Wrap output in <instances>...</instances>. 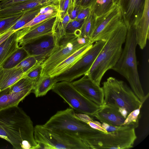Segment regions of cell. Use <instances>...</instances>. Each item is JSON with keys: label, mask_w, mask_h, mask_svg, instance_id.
I'll return each instance as SVG.
<instances>
[{"label": "cell", "mask_w": 149, "mask_h": 149, "mask_svg": "<svg viewBox=\"0 0 149 149\" xmlns=\"http://www.w3.org/2000/svg\"><path fill=\"white\" fill-rule=\"evenodd\" d=\"M85 19L79 20L72 19L67 26L66 33L74 34L76 30H80Z\"/></svg>", "instance_id": "cell-33"}, {"label": "cell", "mask_w": 149, "mask_h": 149, "mask_svg": "<svg viewBox=\"0 0 149 149\" xmlns=\"http://www.w3.org/2000/svg\"><path fill=\"white\" fill-rule=\"evenodd\" d=\"M143 104L138 108L129 113L123 124V126L133 127L135 128L139 125V120L141 117L140 110Z\"/></svg>", "instance_id": "cell-28"}, {"label": "cell", "mask_w": 149, "mask_h": 149, "mask_svg": "<svg viewBox=\"0 0 149 149\" xmlns=\"http://www.w3.org/2000/svg\"><path fill=\"white\" fill-rule=\"evenodd\" d=\"M72 109L80 113L86 114L91 117L103 106L98 105L88 99L79 92L71 82L62 81L57 82L52 89Z\"/></svg>", "instance_id": "cell-9"}, {"label": "cell", "mask_w": 149, "mask_h": 149, "mask_svg": "<svg viewBox=\"0 0 149 149\" xmlns=\"http://www.w3.org/2000/svg\"><path fill=\"white\" fill-rule=\"evenodd\" d=\"M28 0H3L0 2V10Z\"/></svg>", "instance_id": "cell-36"}, {"label": "cell", "mask_w": 149, "mask_h": 149, "mask_svg": "<svg viewBox=\"0 0 149 149\" xmlns=\"http://www.w3.org/2000/svg\"><path fill=\"white\" fill-rule=\"evenodd\" d=\"M137 137L133 127L91 135L84 141L89 149H128L133 147Z\"/></svg>", "instance_id": "cell-7"}, {"label": "cell", "mask_w": 149, "mask_h": 149, "mask_svg": "<svg viewBox=\"0 0 149 149\" xmlns=\"http://www.w3.org/2000/svg\"><path fill=\"white\" fill-rule=\"evenodd\" d=\"M82 0H76V4L80 5Z\"/></svg>", "instance_id": "cell-46"}, {"label": "cell", "mask_w": 149, "mask_h": 149, "mask_svg": "<svg viewBox=\"0 0 149 149\" xmlns=\"http://www.w3.org/2000/svg\"><path fill=\"white\" fill-rule=\"evenodd\" d=\"M42 0H28L0 10V18L25 13L37 7L41 6Z\"/></svg>", "instance_id": "cell-20"}, {"label": "cell", "mask_w": 149, "mask_h": 149, "mask_svg": "<svg viewBox=\"0 0 149 149\" xmlns=\"http://www.w3.org/2000/svg\"><path fill=\"white\" fill-rule=\"evenodd\" d=\"M104 99L103 106L108 105L118 110L124 108L128 114L143 104L124 81L113 77L103 83Z\"/></svg>", "instance_id": "cell-4"}, {"label": "cell", "mask_w": 149, "mask_h": 149, "mask_svg": "<svg viewBox=\"0 0 149 149\" xmlns=\"http://www.w3.org/2000/svg\"><path fill=\"white\" fill-rule=\"evenodd\" d=\"M34 136L40 148L89 149L79 138L63 131L49 129L43 125L34 127Z\"/></svg>", "instance_id": "cell-6"}, {"label": "cell", "mask_w": 149, "mask_h": 149, "mask_svg": "<svg viewBox=\"0 0 149 149\" xmlns=\"http://www.w3.org/2000/svg\"><path fill=\"white\" fill-rule=\"evenodd\" d=\"M91 41L89 38L66 33L60 39L56 47L41 64L42 71L41 76L49 75L57 65Z\"/></svg>", "instance_id": "cell-8"}, {"label": "cell", "mask_w": 149, "mask_h": 149, "mask_svg": "<svg viewBox=\"0 0 149 149\" xmlns=\"http://www.w3.org/2000/svg\"><path fill=\"white\" fill-rule=\"evenodd\" d=\"M72 20L70 17L68 9L63 18L58 12L52 29V34L56 45L60 39L65 35L67 26Z\"/></svg>", "instance_id": "cell-22"}, {"label": "cell", "mask_w": 149, "mask_h": 149, "mask_svg": "<svg viewBox=\"0 0 149 149\" xmlns=\"http://www.w3.org/2000/svg\"><path fill=\"white\" fill-rule=\"evenodd\" d=\"M58 4H52L42 6L40 8L38 14L45 13L49 10H52L54 11H58Z\"/></svg>", "instance_id": "cell-37"}, {"label": "cell", "mask_w": 149, "mask_h": 149, "mask_svg": "<svg viewBox=\"0 0 149 149\" xmlns=\"http://www.w3.org/2000/svg\"><path fill=\"white\" fill-rule=\"evenodd\" d=\"M74 115L77 118L87 123L90 121H93L94 120L93 118L86 114L81 113H78L74 112Z\"/></svg>", "instance_id": "cell-41"}, {"label": "cell", "mask_w": 149, "mask_h": 149, "mask_svg": "<svg viewBox=\"0 0 149 149\" xmlns=\"http://www.w3.org/2000/svg\"><path fill=\"white\" fill-rule=\"evenodd\" d=\"M72 108L58 111L43 125L52 130L64 132L81 140L102 132L92 128L87 123L77 118Z\"/></svg>", "instance_id": "cell-5"}, {"label": "cell", "mask_w": 149, "mask_h": 149, "mask_svg": "<svg viewBox=\"0 0 149 149\" xmlns=\"http://www.w3.org/2000/svg\"><path fill=\"white\" fill-rule=\"evenodd\" d=\"M2 0H0V1H1Z\"/></svg>", "instance_id": "cell-48"}, {"label": "cell", "mask_w": 149, "mask_h": 149, "mask_svg": "<svg viewBox=\"0 0 149 149\" xmlns=\"http://www.w3.org/2000/svg\"><path fill=\"white\" fill-rule=\"evenodd\" d=\"M81 79L71 82L74 87L86 98L97 105L103 106L104 94L102 87L86 74Z\"/></svg>", "instance_id": "cell-13"}, {"label": "cell", "mask_w": 149, "mask_h": 149, "mask_svg": "<svg viewBox=\"0 0 149 149\" xmlns=\"http://www.w3.org/2000/svg\"><path fill=\"white\" fill-rule=\"evenodd\" d=\"M59 0H42L40 2L42 6L50 4H58Z\"/></svg>", "instance_id": "cell-42"}, {"label": "cell", "mask_w": 149, "mask_h": 149, "mask_svg": "<svg viewBox=\"0 0 149 149\" xmlns=\"http://www.w3.org/2000/svg\"><path fill=\"white\" fill-rule=\"evenodd\" d=\"M95 28L94 17L90 12L89 15L85 19L81 29L80 36L90 39Z\"/></svg>", "instance_id": "cell-27"}, {"label": "cell", "mask_w": 149, "mask_h": 149, "mask_svg": "<svg viewBox=\"0 0 149 149\" xmlns=\"http://www.w3.org/2000/svg\"><path fill=\"white\" fill-rule=\"evenodd\" d=\"M42 6L37 7L25 13L16 23L8 29L15 31L20 29L38 14Z\"/></svg>", "instance_id": "cell-26"}, {"label": "cell", "mask_w": 149, "mask_h": 149, "mask_svg": "<svg viewBox=\"0 0 149 149\" xmlns=\"http://www.w3.org/2000/svg\"><path fill=\"white\" fill-rule=\"evenodd\" d=\"M57 46L52 34L38 37L21 47L29 56L34 57L39 63L42 64Z\"/></svg>", "instance_id": "cell-11"}, {"label": "cell", "mask_w": 149, "mask_h": 149, "mask_svg": "<svg viewBox=\"0 0 149 149\" xmlns=\"http://www.w3.org/2000/svg\"><path fill=\"white\" fill-rule=\"evenodd\" d=\"M94 43L90 42L77 50L55 67L49 75L55 77L68 69L92 47Z\"/></svg>", "instance_id": "cell-17"}, {"label": "cell", "mask_w": 149, "mask_h": 149, "mask_svg": "<svg viewBox=\"0 0 149 149\" xmlns=\"http://www.w3.org/2000/svg\"><path fill=\"white\" fill-rule=\"evenodd\" d=\"M29 56L22 47H19L5 62L2 65L4 68H11L16 67Z\"/></svg>", "instance_id": "cell-25"}, {"label": "cell", "mask_w": 149, "mask_h": 149, "mask_svg": "<svg viewBox=\"0 0 149 149\" xmlns=\"http://www.w3.org/2000/svg\"><path fill=\"white\" fill-rule=\"evenodd\" d=\"M83 6L80 5L76 4L73 9L68 11L70 17L72 19H75L82 9Z\"/></svg>", "instance_id": "cell-39"}, {"label": "cell", "mask_w": 149, "mask_h": 149, "mask_svg": "<svg viewBox=\"0 0 149 149\" xmlns=\"http://www.w3.org/2000/svg\"><path fill=\"white\" fill-rule=\"evenodd\" d=\"M102 127L105 129L107 132H111L125 130L130 127L126 126H115L109 125L104 123H102Z\"/></svg>", "instance_id": "cell-35"}, {"label": "cell", "mask_w": 149, "mask_h": 149, "mask_svg": "<svg viewBox=\"0 0 149 149\" xmlns=\"http://www.w3.org/2000/svg\"><path fill=\"white\" fill-rule=\"evenodd\" d=\"M56 17L45 20L31 27L17 30L19 45L22 46L38 37L52 34V29Z\"/></svg>", "instance_id": "cell-14"}, {"label": "cell", "mask_w": 149, "mask_h": 149, "mask_svg": "<svg viewBox=\"0 0 149 149\" xmlns=\"http://www.w3.org/2000/svg\"><path fill=\"white\" fill-rule=\"evenodd\" d=\"M42 71L41 64L38 63L26 73L25 77L36 81L41 76Z\"/></svg>", "instance_id": "cell-32"}, {"label": "cell", "mask_w": 149, "mask_h": 149, "mask_svg": "<svg viewBox=\"0 0 149 149\" xmlns=\"http://www.w3.org/2000/svg\"><path fill=\"white\" fill-rule=\"evenodd\" d=\"M76 0H69L68 11L71 10L74 8L76 5Z\"/></svg>", "instance_id": "cell-44"}, {"label": "cell", "mask_w": 149, "mask_h": 149, "mask_svg": "<svg viewBox=\"0 0 149 149\" xmlns=\"http://www.w3.org/2000/svg\"><path fill=\"white\" fill-rule=\"evenodd\" d=\"M125 43L121 56L112 69L126 79L135 95L142 102L145 96L138 72L136 54L137 45L134 30L132 27L127 28Z\"/></svg>", "instance_id": "cell-3"}, {"label": "cell", "mask_w": 149, "mask_h": 149, "mask_svg": "<svg viewBox=\"0 0 149 149\" xmlns=\"http://www.w3.org/2000/svg\"><path fill=\"white\" fill-rule=\"evenodd\" d=\"M0 138L10 143L14 149L40 148L35 139L33 122L18 106L0 111Z\"/></svg>", "instance_id": "cell-1"}, {"label": "cell", "mask_w": 149, "mask_h": 149, "mask_svg": "<svg viewBox=\"0 0 149 149\" xmlns=\"http://www.w3.org/2000/svg\"><path fill=\"white\" fill-rule=\"evenodd\" d=\"M69 2V0H59L58 2V12L62 18L68 9Z\"/></svg>", "instance_id": "cell-34"}, {"label": "cell", "mask_w": 149, "mask_h": 149, "mask_svg": "<svg viewBox=\"0 0 149 149\" xmlns=\"http://www.w3.org/2000/svg\"><path fill=\"white\" fill-rule=\"evenodd\" d=\"M116 5L113 0H91L88 4L95 20L102 17Z\"/></svg>", "instance_id": "cell-24"}, {"label": "cell", "mask_w": 149, "mask_h": 149, "mask_svg": "<svg viewBox=\"0 0 149 149\" xmlns=\"http://www.w3.org/2000/svg\"><path fill=\"white\" fill-rule=\"evenodd\" d=\"M117 0H113V2L115 4H116V3Z\"/></svg>", "instance_id": "cell-47"}, {"label": "cell", "mask_w": 149, "mask_h": 149, "mask_svg": "<svg viewBox=\"0 0 149 149\" xmlns=\"http://www.w3.org/2000/svg\"><path fill=\"white\" fill-rule=\"evenodd\" d=\"M95 42L92 47L71 67L55 77L58 82L65 81L71 82L88 73L106 41L100 40Z\"/></svg>", "instance_id": "cell-10"}, {"label": "cell", "mask_w": 149, "mask_h": 149, "mask_svg": "<svg viewBox=\"0 0 149 149\" xmlns=\"http://www.w3.org/2000/svg\"><path fill=\"white\" fill-rule=\"evenodd\" d=\"M25 13L0 18V34L13 26Z\"/></svg>", "instance_id": "cell-30"}, {"label": "cell", "mask_w": 149, "mask_h": 149, "mask_svg": "<svg viewBox=\"0 0 149 149\" xmlns=\"http://www.w3.org/2000/svg\"><path fill=\"white\" fill-rule=\"evenodd\" d=\"M118 111L121 115L125 119L128 115V112L125 109L123 108H120L118 109Z\"/></svg>", "instance_id": "cell-43"}, {"label": "cell", "mask_w": 149, "mask_h": 149, "mask_svg": "<svg viewBox=\"0 0 149 149\" xmlns=\"http://www.w3.org/2000/svg\"><path fill=\"white\" fill-rule=\"evenodd\" d=\"M25 73L20 68L9 69L0 67V92L12 86L25 77Z\"/></svg>", "instance_id": "cell-18"}, {"label": "cell", "mask_w": 149, "mask_h": 149, "mask_svg": "<svg viewBox=\"0 0 149 149\" xmlns=\"http://www.w3.org/2000/svg\"><path fill=\"white\" fill-rule=\"evenodd\" d=\"M145 0H117L123 20L127 28L136 27L143 11Z\"/></svg>", "instance_id": "cell-12"}, {"label": "cell", "mask_w": 149, "mask_h": 149, "mask_svg": "<svg viewBox=\"0 0 149 149\" xmlns=\"http://www.w3.org/2000/svg\"><path fill=\"white\" fill-rule=\"evenodd\" d=\"M58 12L57 11H54L51 10L44 14H38L31 21L24 25L20 29L27 27H31L48 19L56 17Z\"/></svg>", "instance_id": "cell-29"}, {"label": "cell", "mask_w": 149, "mask_h": 149, "mask_svg": "<svg viewBox=\"0 0 149 149\" xmlns=\"http://www.w3.org/2000/svg\"><path fill=\"white\" fill-rule=\"evenodd\" d=\"M90 127L93 129L101 131L104 133L107 132L102 126L101 124L99 121L93 120L87 123Z\"/></svg>", "instance_id": "cell-40"}, {"label": "cell", "mask_w": 149, "mask_h": 149, "mask_svg": "<svg viewBox=\"0 0 149 149\" xmlns=\"http://www.w3.org/2000/svg\"><path fill=\"white\" fill-rule=\"evenodd\" d=\"M31 92V91L12 92L9 91L8 88L0 92V111L18 106L19 103Z\"/></svg>", "instance_id": "cell-19"}, {"label": "cell", "mask_w": 149, "mask_h": 149, "mask_svg": "<svg viewBox=\"0 0 149 149\" xmlns=\"http://www.w3.org/2000/svg\"><path fill=\"white\" fill-rule=\"evenodd\" d=\"M57 82L55 77L49 75L41 76L36 81L32 92L36 97L44 96L52 90Z\"/></svg>", "instance_id": "cell-23"}, {"label": "cell", "mask_w": 149, "mask_h": 149, "mask_svg": "<svg viewBox=\"0 0 149 149\" xmlns=\"http://www.w3.org/2000/svg\"><path fill=\"white\" fill-rule=\"evenodd\" d=\"M91 1V0H82L80 5L82 6H86L88 5Z\"/></svg>", "instance_id": "cell-45"}, {"label": "cell", "mask_w": 149, "mask_h": 149, "mask_svg": "<svg viewBox=\"0 0 149 149\" xmlns=\"http://www.w3.org/2000/svg\"><path fill=\"white\" fill-rule=\"evenodd\" d=\"M93 117L102 123L115 126H123L125 119L118 109L108 105L103 106Z\"/></svg>", "instance_id": "cell-16"}, {"label": "cell", "mask_w": 149, "mask_h": 149, "mask_svg": "<svg viewBox=\"0 0 149 149\" xmlns=\"http://www.w3.org/2000/svg\"><path fill=\"white\" fill-rule=\"evenodd\" d=\"M91 12L90 7L88 6H83V8L77 17L74 19L79 20L86 18Z\"/></svg>", "instance_id": "cell-38"}, {"label": "cell", "mask_w": 149, "mask_h": 149, "mask_svg": "<svg viewBox=\"0 0 149 149\" xmlns=\"http://www.w3.org/2000/svg\"><path fill=\"white\" fill-rule=\"evenodd\" d=\"M16 31L0 44V67L19 47Z\"/></svg>", "instance_id": "cell-21"}, {"label": "cell", "mask_w": 149, "mask_h": 149, "mask_svg": "<svg viewBox=\"0 0 149 149\" xmlns=\"http://www.w3.org/2000/svg\"><path fill=\"white\" fill-rule=\"evenodd\" d=\"M38 63H40L38 62L34 57L29 56L23 60L16 67L21 68L26 74Z\"/></svg>", "instance_id": "cell-31"}, {"label": "cell", "mask_w": 149, "mask_h": 149, "mask_svg": "<svg viewBox=\"0 0 149 149\" xmlns=\"http://www.w3.org/2000/svg\"><path fill=\"white\" fill-rule=\"evenodd\" d=\"M134 30L137 45L143 49L149 39V0H145L142 16Z\"/></svg>", "instance_id": "cell-15"}, {"label": "cell", "mask_w": 149, "mask_h": 149, "mask_svg": "<svg viewBox=\"0 0 149 149\" xmlns=\"http://www.w3.org/2000/svg\"><path fill=\"white\" fill-rule=\"evenodd\" d=\"M127 28L123 22L106 41L90 70L86 74L95 83L100 85L106 72L112 69L118 60L125 42Z\"/></svg>", "instance_id": "cell-2"}]
</instances>
